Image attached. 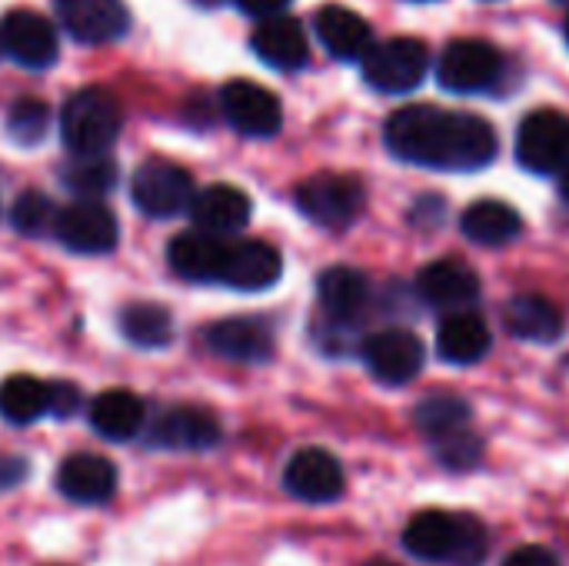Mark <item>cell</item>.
<instances>
[{
  "label": "cell",
  "mask_w": 569,
  "mask_h": 566,
  "mask_svg": "<svg viewBox=\"0 0 569 566\" xmlns=\"http://www.w3.org/2000/svg\"><path fill=\"white\" fill-rule=\"evenodd\" d=\"M383 133L393 157L437 170H480L500 150L497 130L483 117L430 103L397 110Z\"/></svg>",
  "instance_id": "cell-1"
},
{
  "label": "cell",
  "mask_w": 569,
  "mask_h": 566,
  "mask_svg": "<svg viewBox=\"0 0 569 566\" xmlns=\"http://www.w3.org/2000/svg\"><path fill=\"white\" fill-rule=\"evenodd\" d=\"M403 550L423 564L480 566L487 560L490 537L473 514L420 510L403 530Z\"/></svg>",
  "instance_id": "cell-2"
},
{
  "label": "cell",
  "mask_w": 569,
  "mask_h": 566,
  "mask_svg": "<svg viewBox=\"0 0 569 566\" xmlns=\"http://www.w3.org/2000/svg\"><path fill=\"white\" fill-rule=\"evenodd\" d=\"M123 110L103 87L77 90L60 110V137L70 153H107L120 137Z\"/></svg>",
  "instance_id": "cell-3"
},
{
  "label": "cell",
  "mask_w": 569,
  "mask_h": 566,
  "mask_svg": "<svg viewBox=\"0 0 569 566\" xmlns=\"http://www.w3.org/2000/svg\"><path fill=\"white\" fill-rule=\"evenodd\" d=\"M363 80L380 93H410L423 83L430 67L427 43L413 37H393L383 43H373L363 57Z\"/></svg>",
  "instance_id": "cell-4"
},
{
  "label": "cell",
  "mask_w": 569,
  "mask_h": 566,
  "mask_svg": "<svg viewBox=\"0 0 569 566\" xmlns=\"http://www.w3.org/2000/svg\"><path fill=\"white\" fill-rule=\"evenodd\" d=\"M367 203V190L347 173H317L297 187V207L307 220L340 230L350 227Z\"/></svg>",
  "instance_id": "cell-5"
},
{
  "label": "cell",
  "mask_w": 569,
  "mask_h": 566,
  "mask_svg": "<svg viewBox=\"0 0 569 566\" xmlns=\"http://www.w3.org/2000/svg\"><path fill=\"white\" fill-rule=\"evenodd\" d=\"M193 177L170 160H147L130 180V200L147 217H180L193 203Z\"/></svg>",
  "instance_id": "cell-6"
},
{
  "label": "cell",
  "mask_w": 569,
  "mask_h": 566,
  "mask_svg": "<svg viewBox=\"0 0 569 566\" xmlns=\"http://www.w3.org/2000/svg\"><path fill=\"white\" fill-rule=\"evenodd\" d=\"M517 160L533 173H557L569 163V117L560 110H533L517 130Z\"/></svg>",
  "instance_id": "cell-7"
},
{
  "label": "cell",
  "mask_w": 569,
  "mask_h": 566,
  "mask_svg": "<svg viewBox=\"0 0 569 566\" xmlns=\"http://www.w3.org/2000/svg\"><path fill=\"white\" fill-rule=\"evenodd\" d=\"M503 73V57L487 40H453L437 63V80L453 93H480Z\"/></svg>",
  "instance_id": "cell-8"
},
{
  "label": "cell",
  "mask_w": 569,
  "mask_h": 566,
  "mask_svg": "<svg viewBox=\"0 0 569 566\" xmlns=\"http://www.w3.org/2000/svg\"><path fill=\"white\" fill-rule=\"evenodd\" d=\"M53 237L70 254L97 257V254H110L117 247L120 224L100 200H77V203H70V207H63L57 214Z\"/></svg>",
  "instance_id": "cell-9"
},
{
  "label": "cell",
  "mask_w": 569,
  "mask_h": 566,
  "mask_svg": "<svg viewBox=\"0 0 569 566\" xmlns=\"http://www.w3.org/2000/svg\"><path fill=\"white\" fill-rule=\"evenodd\" d=\"M220 107L230 127L243 137H273L283 127V107L277 93L253 80H230L220 90Z\"/></svg>",
  "instance_id": "cell-10"
},
{
  "label": "cell",
  "mask_w": 569,
  "mask_h": 566,
  "mask_svg": "<svg viewBox=\"0 0 569 566\" xmlns=\"http://www.w3.org/2000/svg\"><path fill=\"white\" fill-rule=\"evenodd\" d=\"M0 50L27 70H43L57 60V30L37 10H10L0 20Z\"/></svg>",
  "instance_id": "cell-11"
},
{
  "label": "cell",
  "mask_w": 569,
  "mask_h": 566,
  "mask_svg": "<svg viewBox=\"0 0 569 566\" xmlns=\"http://www.w3.org/2000/svg\"><path fill=\"white\" fill-rule=\"evenodd\" d=\"M360 354L367 370L387 387H403L423 370V344L410 330H380L363 340Z\"/></svg>",
  "instance_id": "cell-12"
},
{
  "label": "cell",
  "mask_w": 569,
  "mask_h": 566,
  "mask_svg": "<svg viewBox=\"0 0 569 566\" xmlns=\"http://www.w3.org/2000/svg\"><path fill=\"white\" fill-rule=\"evenodd\" d=\"M283 487L290 497H297L303 504H330L343 494L347 477L333 454H327L320 447H307V450L293 454V460L287 464Z\"/></svg>",
  "instance_id": "cell-13"
},
{
  "label": "cell",
  "mask_w": 569,
  "mask_h": 566,
  "mask_svg": "<svg viewBox=\"0 0 569 566\" xmlns=\"http://www.w3.org/2000/svg\"><path fill=\"white\" fill-rule=\"evenodd\" d=\"M57 17L77 43L90 47L120 40L130 27L123 0H57Z\"/></svg>",
  "instance_id": "cell-14"
},
{
  "label": "cell",
  "mask_w": 569,
  "mask_h": 566,
  "mask_svg": "<svg viewBox=\"0 0 569 566\" xmlns=\"http://www.w3.org/2000/svg\"><path fill=\"white\" fill-rule=\"evenodd\" d=\"M417 294L437 310H467L480 297V277L470 264L457 257L433 260L417 277Z\"/></svg>",
  "instance_id": "cell-15"
},
{
  "label": "cell",
  "mask_w": 569,
  "mask_h": 566,
  "mask_svg": "<svg viewBox=\"0 0 569 566\" xmlns=\"http://www.w3.org/2000/svg\"><path fill=\"white\" fill-rule=\"evenodd\" d=\"M220 420L203 407H170L153 420L147 434L150 447L160 450H210L220 444Z\"/></svg>",
  "instance_id": "cell-16"
},
{
  "label": "cell",
  "mask_w": 569,
  "mask_h": 566,
  "mask_svg": "<svg viewBox=\"0 0 569 566\" xmlns=\"http://www.w3.org/2000/svg\"><path fill=\"white\" fill-rule=\"evenodd\" d=\"M283 274V257L277 247L263 244V240H240V244H227V260H223V274L220 284L243 290V294H257L267 290L280 280Z\"/></svg>",
  "instance_id": "cell-17"
},
{
  "label": "cell",
  "mask_w": 569,
  "mask_h": 566,
  "mask_svg": "<svg viewBox=\"0 0 569 566\" xmlns=\"http://www.w3.org/2000/svg\"><path fill=\"white\" fill-rule=\"evenodd\" d=\"M207 347L233 364H267L273 357V330L257 317H230L203 334Z\"/></svg>",
  "instance_id": "cell-18"
},
{
  "label": "cell",
  "mask_w": 569,
  "mask_h": 566,
  "mask_svg": "<svg viewBox=\"0 0 569 566\" xmlns=\"http://www.w3.org/2000/svg\"><path fill=\"white\" fill-rule=\"evenodd\" d=\"M57 490L83 507L107 504L117 494V467L100 454H73L57 470Z\"/></svg>",
  "instance_id": "cell-19"
},
{
  "label": "cell",
  "mask_w": 569,
  "mask_h": 566,
  "mask_svg": "<svg viewBox=\"0 0 569 566\" xmlns=\"http://www.w3.org/2000/svg\"><path fill=\"white\" fill-rule=\"evenodd\" d=\"M187 214H190V220L200 230H210L217 237H227V234H237V230H243L250 224L253 203L233 183H210V187H203V190L193 193V203H190Z\"/></svg>",
  "instance_id": "cell-20"
},
{
  "label": "cell",
  "mask_w": 569,
  "mask_h": 566,
  "mask_svg": "<svg viewBox=\"0 0 569 566\" xmlns=\"http://www.w3.org/2000/svg\"><path fill=\"white\" fill-rule=\"evenodd\" d=\"M253 53L273 67V70H300L310 60V43H307V30L297 17L277 13L267 17L257 30H253Z\"/></svg>",
  "instance_id": "cell-21"
},
{
  "label": "cell",
  "mask_w": 569,
  "mask_h": 566,
  "mask_svg": "<svg viewBox=\"0 0 569 566\" xmlns=\"http://www.w3.org/2000/svg\"><path fill=\"white\" fill-rule=\"evenodd\" d=\"M167 260L177 270V277H183L190 284H213L223 274L227 244H223V237L197 227V230H187L170 240Z\"/></svg>",
  "instance_id": "cell-22"
},
{
  "label": "cell",
  "mask_w": 569,
  "mask_h": 566,
  "mask_svg": "<svg viewBox=\"0 0 569 566\" xmlns=\"http://www.w3.org/2000/svg\"><path fill=\"white\" fill-rule=\"evenodd\" d=\"M490 327L473 310H450V317L437 330V354L453 367H470L490 354Z\"/></svg>",
  "instance_id": "cell-23"
},
{
  "label": "cell",
  "mask_w": 569,
  "mask_h": 566,
  "mask_svg": "<svg viewBox=\"0 0 569 566\" xmlns=\"http://www.w3.org/2000/svg\"><path fill=\"white\" fill-rule=\"evenodd\" d=\"M317 297H320V307L323 314L333 320V324H353L367 307H370V297H373V287L370 280L353 270V267H330L320 274L317 280Z\"/></svg>",
  "instance_id": "cell-24"
},
{
  "label": "cell",
  "mask_w": 569,
  "mask_h": 566,
  "mask_svg": "<svg viewBox=\"0 0 569 566\" xmlns=\"http://www.w3.org/2000/svg\"><path fill=\"white\" fill-rule=\"evenodd\" d=\"M313 27H317L320 43H323L337 60H360V57L373 47V30H370V23H367L360 13L347 10V7L330 3V7H323V10H317Z\"/></svg>",
  "instance_id": "cell-25"
},
{
  "label": "cell",
  "mask_w": 569,
  "mask_h": 566,
  "mask_svg": "<svg viewBox=\"0 0 569 566\" xmlns=\"http://www.w3.org/2000/svg\"><path fill=\"white\" fill-rule=\"evenodd\" d=\"M143 420H147V407L133 390H103L90 404V427L113 444L133 440L143 430Z\"/></svg>",
  "instance_id": "cell-26"
},
{
  "label": "cell",
  "mask_w": 569,
  "mask_h": 566,
  "mask_svg": "<svg viewBox=\"0 0 569 566\" xmlns=\"http://www.w3.org/2000/svg\"><path fill=\"white\" fill-rule=\"evenodd\" d=\"M503 324L513 337L530 344H553L563 334V314L550 297L540 294H520L507 304Z\"/></svg>",
  "instance_id": "cell-27"
},
{
  "label": "cell",
  "mask_w": 569,
  "mask_h": 566,
  "mask_svg": "<svg viewBox=\"0 0 569 566\" xmlns=\"http://www.w3.org/2000/svg\"><path fill=\"white\" fill-rule=\"evenodd\" d=\"M460 230L480 247H503L523 230V217L503 200H477L463 210Z\"/></svg>",
  "instance_id": "cell-28"
},
{
  "label": "cell",
  "mask_w": 569,
  "mask_h": 566,
  "mask_svg": "<svg viewBox=\"0 0 569 566\" xmlns=\"http://www.w3.org/2000/svg\"><path fill=\"white\" fill-rule=\"evenodd\" d=\"M50 410V384L30 377V374H13L0 384V417L13 427L37 424Z\"/></svg>",
  "instance_id": "cell-29"
},
{
  "label": "cell",
  "mask_w": 569,
  "mask_h": 566,
  "mask_svg": "<svg viewBox=\"0 0 569 566\" xmlns=\"http://www.w3.org/2000/svg\"><path fill=\"white\" fill-rule=\"evenodd\" d=\"M120 330L133 347L160 350L173 340V317L160 304H127L120 310Z\"/></svg>",
  "instance_id": "cell-30"
},
{
  "label": "cell",
  "mask_w": 569,
  "mask_h": 566,
  "mask_svg": "<svg viewBox=\"0 0 569 566\" xmlns=\"http://www.w3.org/2000/svg\"><path fill=\"white\" fill-rule=\"evenodd\" d=\"M60 183L80 200H100L117 183V163L107 153H73L60 170Z\"/></svg>",
  "instance_id": "cell-31"
},
{
  "label": "cell",
  "mask_w": 569,
  "mask_h": 566,
  "mask_svg": "<svg viewBox=\"0 0 569 566\" xmlns=\"http://www.w3.org/2000/svg\"><path fill=\"white\" fill-rule=\"evenodd\" d=\"M470 404L457 394H433L427 397L417 410H413V420L417 427L430 437V440H440V437H450L457 430H467L470 427Z\"/></svg>",
  "instance_id": "cell-32"
},
{
  "label": "cell",
  "mask_w": 569,
  "mask_h": 566,
  "mask_svg": "<svg viewBox=\"0 0 569 566\" xmlns=\"http://www.w3.org/2000/svg\"><path fill=\"white\" fill-rule=\"evenodd\" d=\"M3 127H7L10 140H17L23 147H33L50 130V107L43 100H37V97H20V100L10 103Z\"/></svg>",
  "instance_id": "cell-33"
},
{
  "label": "cell",
  "mask_w": 569,
  "mask_h": 566,
  "mask_svg": "<svg viewBox=\"0 0 569 566\" xmlns=\"http://www.w3.org/2000/svg\"><path fill=\"white\" fill-rule=\"evenodd\" d=\"M57 207L47 193L40 190H27L17 197L13 210H10V224L27 234V237H50L53 234V224H57Z\"/></svg>",
  "instance_id": "cell-34"
},
{
  "label": "cell",
  "mask_w": 569,
  "mask_h": 566,
  "mask_svg": "<svg viewBox=\"0 0 569 566\" xmlns=\"http://www.w3.org/2000/svg\"><path fill=\"white\" fill-rule=\"evenodd\" d=\"M433 450H437V460L453 470V474H463V470H473L483 457V444L480 437L467 427V430H457L450 437H440L433 440Z\"/></svg>",
  "instance_id": "cell-35"
},
{
  "label": "cell",
  "mask_w": 569,
  "mask_h": 566,
  "mask_svg": "<svg viewBox=\"0 0 569 566\" xmlns=\"http://www.w3.org/2000/svg\"><path fill=\"white\" fill-rule=\"evenodd\" d=\"M80 404H83V397H80V390L73 384H67V380L50 384V410L47 414L67 420V417H73L80 410Z\"/></svg>",
  "instance_id": "cell-36"
},
{
  "label": "cell",
  "mask_w": 569,
  "mask_h": 566,
  "mask_svg": "<svg viewBox=\"0 0 569 566\" xmlns=\"http://www.w3.org/2000/svg\"><path fill=\"white\" fill-rule=\"evenodd\" d=\"M503 566H560V560H557V554H553V550L530 544V547L513 550V554L503 560Z\"/></svg>",
  "instance_id": "cell-37"
},
{
  "label": "cell",
  "mask_w": 569,
  "mask_h": 566,
  "mask_svg": "<svg viewBox=\"0 0 569 566\" xmlns=\"http://www.w3.org/2000/svg\"><path fill=\"white\" fill-rule=\"evenodd\" d=\"M27 460L23 457H13V454H0V490H10L17 487L23 477H27Z\"/></svg>",
  "instance_id": "cell-38"
},
{
  "label": "cell",
  "mask_w": 569,
  "mask_h": 566,
  "mask_svg": "<svg viewBox=\"0 0 569 566\" xmlns=\"http://www.w3.org/2000/svg\"><path fill=\"white\" fill-rule=\"evenodd\" d=\"M237 3H240V10H243V13L267 20V17H277V13H283L290 0H237Z\"/></svg>",
  "instance_id": "cell-39"
},
{
  "label": "cell",
  "mask_w": 569,
  "mask_h": 566,
  "mask_svg": "<svg viewBox=\"0 0 569 566\" xmlns=\"http://www.w3.org/2000/svg\"><path fill=\"white\" fill-rule=\"evenodd\" d=\"M560 197L569 203V163L560 170Z\"/></svg>",
  "instance_id": "cell-40"
},
{
  "label": "cell",
  "mask_w": 569,
  "mask_h": 566,
  "mask_svg": "<svg viewBox=\"0 0 569 566\" xmlns=\"http://www.w3.org/2000/svg\"><path fill=\"white\" fill-rule=\"evenodd\" d=\"M367 566H397V564H390V560H373V564H367Z\"/></svg>",
  "instance_id": "cell-41"
},
{
  "label": "cell",
  "mask_w": 569,
  "mask_h": 566,
  "mask_svg": "<svg viewBox=\"0 0 569 566\" xmlns=\"http://www.w3.org/2000/svg\"><path fill=\"white\" fill-rule=\"evenodd\" d=\"M563 30H567V47H569V17H567V27H563Z\"/></svg>",
  "instance_id": "cell-42"
},
{
  "label": "cell",
  "mask_w": 569,
  "mask_h": 566,
  "mask_svg": "<svg viewBox=\"0 0 569 566\" xmlns=\"http://www.w3.org/2000/svg\"><path fill=\"white\" fill-rule=\"evenodd\" d=\"M557 3H567V7H569V0H557Z\"/></svg>",
  "instance_id": "cell-43"
}]
</instances>
